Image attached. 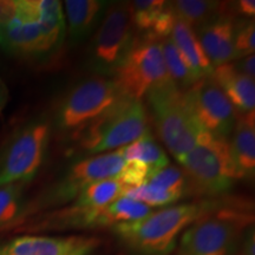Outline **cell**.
<instances>
[{"label":"cell","instance_id":"24","mask_svg":"<svg viewBox=\"0 0 255 255\" xmlns=\"http://www.w3.org/2000/svg\"><path fill=\"white\" fill-rule=\"evenodd\" d=\"M24 183L0 186V231L20 222L25 215Z\"/></svg>","mask_w":255,"mask_h":255},{"label":"cell","instance_id":"11","mask_svg":"<svg viewBox=\"0 0 255 255\" xmlns=\"http://www.w3.org/2000/svg\"><path fill=\"white\" fill-rule=\"evenodd\" d=\"M184 95L203 129L215 138L228 139L239 114L213 78L200 79Z\"/></svg>","mask_w":255,"mask_h":255},{"label":"cell","instance_id":"27","mask_svg":"<svg viewBox=\"0 0 255 255\" xmlns=\"http://www.w3.org/2000/svg\"><path fill=\"white\" fill-rule=\"evenodd\" d=\"M123 196L139 201V202L144 203L150 208L151 207L173 206V203L181 200L180 196L149 183H144L142 186L135 188H126Z\"/></svg>","mask_w":255,"mask_h":255},{"label":"cell","instance_id":"5","mask_svg":"<svg viewBox=\"0 0 255 255\" xmlns=\"http://www.w3.org/2000/svg\"><path fill=\"white\" fill-rule=\"evenodd\" d=\"M169 78L161 40L141 34L133 37L131 46L111 79L124 97L142 101L149 90Z\"/></svg>","mask_w":255,"mask_h":255},{"label":"cell","instance_id":"18","mask_svg":"<svg viewBox=\"0 0 255 255\" xmlns=\"http://www.w3.org/2000/svg\"><path fill=\"white\" fill-rule=\"evenodd\" d=\"M169 37L197 78L202 79L212 76L214 68L207 58L195 31L189 25L176 19Z\"/></svg>","mask_w":255,"mask_h":255},{"label":"cell","instance_id":"9","mask_svg":"<svg viewBox=\"0 0 255 255\" xmlns=\"http://www.w3.org/2000/svg\"><path fill=\"white\" fill-rule=\"evenodd\" d=\"M133 28L129 2H114L105 11L89 49L90 68L102 77H113L131 46Z\"/></svg>","mask_w":255,"mask_h":255},{"label":"cell","instance_id":"21","mask_svg":"<svg viewBox=\"0 0 255 255\" xmlns=\"http://www.w3.org/2000/svg\"><path fill=\"white\" fill-rule=\"evenodd\" d=\"M124 190L126 187L120 182L119 178L95 182L79 191L72 207L84 210L102 209L123 196Z\"/></svg>","mask_w":255,"mask_h":255},{"label":"cell","instance_id":"35","mask_svg":"<svg viewBox=\"0 0 255 255\" xmlns=\"http://www.w3.org/2000/svg\"><path fill=\"white\" fill-rule=\"evenodd\" d=\"M9 98V94H8V88L7 85L5 84V82L2 81V78L0 77V115L2 114V111L7 105Z\"/></svg>","mask_w":255,"mask_h":255},{"label":"cell","instance_id":"31","mask_svg":"<svg viewBox=\"0 0 255 255\" xmlns=\"http://www.w3.org/2000/svg\"><path fill=\"white\" fill-rule=\"evenodd\" d=\"M17 12V0H0V26L7 24Z\"/></svg>","mask_w":255,"mask_h":255},{"label":"cell","instance_id":"32","mask_svg":"<svg viewBox=\"0 0 255 255\" xmlns=\"http://www.w3.org/2000/svg\"><path fill=\"white\" fill-rule=\"evenodd\" d=\"M237 60L238 62L233 63L235 65V68L241 73L246 75L247 77L255 79V56L251 55Z\"/></svg>","mask_w":255,"mask_h":255},{"label":"cell","instance_id":"1","mask_svg":"<svg viewBox=\"0 0 255 255\" xmlns=\"http://www.w3.org/2000/svg\"><path fill=\"white\" fill-rule=\"evenodd\" d=\"M209 203H183L164 207L135 222L113 227L114 234L138 255H169L175 251L178 237L196 220L208 214Z\"/></svg>","mask_w":255,"mask_h":255},{"label":"cell","instance_id":"36","mask_svg":"<svg viewBox=\"0 0 255 255\" xmlns=\"http://www.w3.org/2000/svg\"><path fill=\"white\" fill-rule=\"evenodd\" d=\"M2 253V244H0V255Z\"/></svg>","mask_w":255,"mask_h":255},{"label":"cell","instance_id":"33","mask_svg":"<svg viewBox=\"0 0 255 255\" xmlns=\"http://www.w3.org/2000/svg\"><path fill=\"white\" fill-rule=\"evenodd\" d=\"M240 255H255V232L254 226H250L242 238V247Z\"/></svg>","mask_w":255,"mask_h":255},{"label":"cell","instance_id":"20","mask_svg":"<svg viewBox=\"0 0 255 255\" xmlns=\"http://www.w3.org/2000/svg\"><path fill=\"white\" fill-rule=\"evenodd\" d=\"M120 151L124 161L142 162L149 168L150 174L167 167L170 163L167 152L155 141L150 131L130 144L121 148Z\"/></svg>","mask_w":255,"mask_h":255},{"label":"cell","instance_id":"3","mask_svg":"<svg viewBox=\"0 0 255 255\" xmlns=\"http://www.w3.org/2000/svg\"><path fill=\"white\" fill-rule=\"evenodd\" d=\"M149 132L142 101L121 97L103 114L73 132L76 146L88 155L121 149Z\"/></svg>","mask_w":255,"mask_h":255},{"label":"cell","instance_id":"22","mask_svg":"<svg viewBox=\"0 0 255 255\" xmlns=\"http://www.w3.org/2000/svg\"><path fill=\"white\" fill-rule=\"evenodd\" d=\"M152 209L139 201L130 197L121 196L109 206L100 209L98 213V227L101 226H116L121 223L135 222L144 219Z\"/></svg>","mask_w":255,"mask_h":255},{"label":"cell","instance_id":"23","mask_svg":"<svg viewBox=\"0 0 255 255\" xmlns=\"http://www.w3.org/2000/svg\"><path fill=\"white\" fill-rule=\"evenodd\" d=\"M161 49L169 77L181 90L186 91L191 85L200 81L195 73L191 71L189 65L184 60L177 47L175 46L170 37L161 40Z\"/></svg>","mask_w":255,"mask_h":255},{"label":"cell","instance_id":"13","mask_svg":"<svg viewBox=\"0 0 255 255\" xmlns=\"http://www.w3.org/2000/svg\"><path fill=\"white\" fill-rule=\"evenodd\" d=\"M100 240L90 237L21 235L2 245L1 255H90Z\"/></svg>","mask_w":255,"mask_h":255},{"label":"cell","instance_id":"12","mask_svg":"<svg viewBox=\"0 0 255 255\" xmlns=\"http://www.w3.org/2000/svg\"><path fill=\"white\" fill-rule=\"evenodd\" d=\"M0 47L19 57H38L50 52L38 23L37 0H17L14 18L0 26Z\"/></svg>","mask_w":255,"mask_h":255},{"label":"cell","instance_id":"30","mask_svg":"<svg viewBox=\"0 0 255 255\" xmlns=\"http://www.w3.org/2000/svg\"><path fill=\"white\" fill-rule=\"evenodd\" d=\"M175 21H176V17L171 11V8L169 7L168 1H167V6L163 9L159 17L156 20V23L154 24V26L151 27V30L148 32V33H144L146 36H150L152 38L157 40H162L165 39L170 36L171 31H173V27L175 25Z\"/></svg>","mask_w":255,"mask_h":255},{"label":"cell","instance_id":"29","mask_svg":"<svg viewBox=\"0 0 255 255\" xmlns=\"http://www.w3.org/2000/svg\"><path fill=\"white\" fill-rule=\"evenodd\" d=\"M149 175L150 170L144 163L139 161H127L117 178L126 188H135L144 184Z\"/></svg>","mask_w":255,"mask_h":255},{"label":"cell","instance_id":"2","mask_svg":"<svg viewBox=\"0 0 255 255\" xmlns=\"http://www.w3.org/2000/svg\"><path fill=\"white\" fill-rule=\"evenodd\" d=\"M158 136L177 161L212 138L194 116L184 91L170 78L145 95Z\"/></svg>","mask_w":255,"mask_h":255},{"label":"cell","instance_id":"10","mask_svg":"<svg viewBox=\"0 0 255 255\" xmlns=\"http://www.w3.org/2000/svg\"><path fill=\"white\" fill-rule=\"evenodd\" d=\"M124 164L126 161L121 155L120 149L79 159L70 167L59 182L53 184L49 190L38 197L33 206L43 208L76 199L79 191L92 183L117 178Z\"/></svg>","mask_w":255,"mask_h":255},{"label":"cell","instance_id":"25","mask_svg":"<svg viewBox=\"0 0 255 255\" xmlns=\"http://www.w3.org/2000/svg\"><path fill=\"white\" fill-rule=\"evenodd\" d=\"M167 6L164 0H135L129 2V14L132 28L139 33H148L159 14Z\"/></svg>","mask_w":255,"mask_h":255},{"label":"cell","instance_id":"6","mask_svg":"<svg viewBox=\"0 0 255 255\" xmlns=\"http://www.w3.org/2000/svg\"><path fill=\"white\" fill-rule=\"evenodd\" d=\"M250 222V215L232 209L202 216L182 233L177 255H234L241 231Z\"/></svg>","mask_w":255,"mask_h":255},{"label":"cell","instance_id":"28","mask_svg":"<svg viewBox=\"0 0 255 255\" xmlns=\"http://www.w3.org/2000/svg\"><path fill=\"white\" fill-rule=\"evenodd\" d=\"M255 51V24L247 19L235 25L234 60L254 55ZM233 60V62H234Z\"/></svg>","mask_w":255,"mask_h":255},{"label":"cell","instance_id":"16","mask_svg":"<svg viewBox=\"0 0 255 255\" xmlns=\"http://www.w3.org/2000/svg\"><path fill=\"white\" fill-rule=\"evenodd\" d=\"M210 77L231 101L238 114H246L255 107V82L231 63L214 68Z\"/></svg>","mask_w":255,"mask_h":255},{"label":"cell","instance_id":"17","mask_svg":"<svg viewBox=\"0 0 255 255\" xmlns=\"http://www.w3.org/2000/svg\"><path fill=\"white\" fill-rule=\"evenodd\" d=\"M65 7L66 24L70 41L79 43L84 40L92 30L100 24L109 2L102 0H66Z\"/></svg>","mask_w":255,"mask_h":255},{"label":"cell","instance_id":"7","mask_svg":"<svg viewBox=\"0 0 255 255\" xmlns=\"http://www.w3.org/2000/svg\"><path fill=\"white\" fill-rule=\"evenodd\" d=\"M121 97L113 79L92 76L77 83L60 101L55 115V126L60 132L72 135L103 114Z\"/></svg>","mask_w":255,"mask_h":255},{"label":"cell","instance_id":"15","mask_svg":"<svg viewBox=\"0 0 255 255\" xmlns=\"http://www.w3.org/2000/svg\"><path fill=\"white\" fill-rule=\"evenodd\" d=\"M235 25L231 15L223 13L195 32L213 68L234 60Z\"/></svg>","mask_w":255,"mask_h":255},{"label":"cell","instance_id":"4","mask_svg":"<svg viewBox=\"0 0 255 255\" xmlns=\"http://www.w3.org/2000/svg\"><path fill=\"white\" fill-rule=\"evenodd\" d=\"M51 124L44 117L24 123L0 149V186L26 184L36 177L45 159Z\"/></svg>","mask_w":255,"mask_h":255},{"label":"cell","instance_id":"8","mask_svg":"<svg viewBox=\"0 0 255 255\" xmlns=\"http://www.w3.org/2000/svg\"><path fill=\"white\" fill-rule=\"evenodd\" d=\"M188 188L200 195H222L237 180L229 154L228 139L212 138L196 145L180 159Z\"/></svg>","mask_w":255,"mask_h":255},{"label":"cell","instance_id":"26","mask_svg":"<svg viewBox=\"0 0 255 255\" xmlns=\"http://www.w3.org/2000/svg\"><path fill=\"white\" fill-rule=\"evenodd\" d=\"M145 183L167 190L169 193L180 196L181 199L189 190L183 169L170 164L149 175Z\"/></svg>","mask_w":255,"mask_h":255},{"label":"cell","instance_id":"34","mask_svg":"<svg viewBox=\"0 0 255 255\" xmlns=\"http://www.w3.org/2000/svg\"><path fill=\"white\" fill-rule=\"evenodd\" d=\"M234 5L237 13L244 17H247L248 19L254 18L255 15V1L254 0H239Z\"/></svg>","mask_w":255,"mask_h":255},{"label":"cell","instance_id":"19","mask_svg":"<svg viewBox=\"0 0 255 255\" xmlns=\"http://www.w3.org/2000/svg\"><path fill=\"white\" fill-rule=\"evenodd\" d=\"M175 17L193 28L199 30L220 15L226 13V2L210 0H176L169 1Z\"/></svg>","mask_w":255,"mask_h":255},{"label":"cell","instance_id":"14","mask_svg":"<svg viewBox=\"0 0 255 255\" xmlns=\"http://www.w3.org/2000/svg\"><path fill=\"white\" fill-rule=\"evenodd\" d=\"M228 142L237 180H253L255 175V110L239 114Z\"/></svg>","mask_w":255,"mask_h":255}]
</instances>
